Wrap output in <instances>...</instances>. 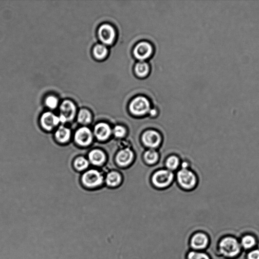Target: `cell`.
<instances>
[{
    "label": "cell",
    "instance_id": "cell-18",
    "mask_svg": "<svg viewBox=\"0 0 259 259\" xmlns=\"http://www.w3.org/2000/svg\"><path fill=\"white\" fill-rule=\"evenodd\" d=\"M135 72L139 77H144L147 76L149 72V65L145 61L138 62L135 66Z\"/></svg>",
    "mask_w": 259,
    "mask_h": 259
},
{
    "label": "cell",
    "instance_id": "cell-23",
    "mask_svg": "<svg viewBox=\"0 0 259 259\" xmlns=\"http://www.w3.org/2000/svg\"><path fill=\"white\" fill-rule=\"evenodd\" d=\"M89 162L84 157L76 158L74 162L75 169L78 171H83L87 169L89 166Z\"/></svg>",
    "mask_w": 259,
    "mask_h": 259
},
{
    "label": "cell",
    "instance_id": "cell-2",
    "mask_svg": "<svg viewBox=\"0 0 259 259\" xmlns=\"http://www.w3.org/2000/svg\"><path fill=\"white\" fill-rule=\"evenodd\" d=\"M210 243L208 235L204 232L198 231L191 236L189 240V245L193 251H201L205 250Z\"/></svg>",
    "mask_w": 259,
    "mask_h": 259
},
{
    "label": "cell",
    "instance_id": "cell-30",
    "mask_svg": "<svg viewBox=\"0 0 259 259\" xmlns=\"http://www.w3.org/2000/svg\"><path fill=\"white\" fill-rule=\"evenodd\" d=\"M183 166L184 167V169H186V167L187 166V164L186 163H184L183 165Z\"/></svg>",
    "mask_w": 259,
    "mask_h": 259
},
{
    "label": "cell",
    "instance_id": "cell-8",
    "mask_svg": "<svg viewBox=\"0 0 259 259\" xmlns=\"http://www.w3.org/2000/svg\"><path fill=\"white\" fill-rule=\"evenodd\" d=\"M74 140L77 145L82 147H87L92 143L93 134L88 128L81 127L76 131Z\"/></svg>",
    "mask_w": 259,
    "mask_h": 259
},
{
    "label": "cell",
    "instance_id": "cell-4",
    "mask_svg": "<svg viewBox=\"0 0 259 259\" xmlns=\"http://www.w3.org/2000/svg\"><path fill=\"white\" fill-rule=\"evenodd\" d=\"M60 123H65L73 120L76 113V107L72 101L65 100L60 106Z\"/></svg>",
    "mask_w": 259,
    "mask_h": 259
},
{
    "label": "cell",
    "instance_id": "cell-17",
    "mask_svg": "<svg viewBox=\"0 0 259 259\" xmlns=\"http://www.w3.org/2000/svg\"><path fill=\"white\" fill-rule=\"evenodd\" d=\"M240 245L245 250H250L255 247L256 244L255 238L250 235L244 236L241 240Z\"/></svg>",
    "mask_w": 259,
    "mask_h": 259
},
{
    "label": "cell",
    "instance_id": "cell-12",
    "mask_svg": "<svg viewBox=\"0 0 259 259\" xmlns=\"http://www.w3.org/2000/svg\"><path fill=\"white\" fill-rule=\"evenodd\" d=\"M144 144L149 148H154L158 147L161 143V138L160 134L154 131L149 130L146 132L142 136Z\"/></svg>",
    "mask_w": 259,
    "mask_h": 259
},
{
    "label": "cell",
    "instance_id": "cell-19",
    "mask_svg": "<svg viewBox=\"0 0 259 259\" xmlns=\"http://www.w3.org/2000/svg\"><path fill=\"white\" fill-rule=\"evenodd\" d=\"M93 54L97 59L101 60L105 58L108 55V49L105 45L99 44L94 47Z\"/></svg>",
    "mask_w": 259,
    "mask_h": 259
},
{
    "label": "cell",
    "instance_id": "cell-15",
    "mask_svg": "<svg viewBox=\"0 0 259 259\" xmlns=\"http://www.w3.org/2000/svg\"><path fill=\"white\" fill-rule=\"evenodd\" d=\"M89 159L93 165L100 166L105 162L106 155L102 151L94 149L89 153Z\"/></svg>",
    "mask_w": 259,
    "mask_h": 259
},
{
    "label": "cell",
    "instance_id": "cell-7",
    "mask_svg": "<svg viewBox=\"0 0 259 259\" xmlns=\"http://www.w3.org/2000/svg\"><path fill=\"white\" fill-rule=\"evenodd\" d=\"M173 179V173L168 170H160L155 173L152 177V182L158 187H165L169 185Z\"/></svg>",
    "mask_w": 259,
    "mask_h": 259
},
{
    "label": "cell",
    "instance_id": "cell-24",
    "mask_svg": "<svg viewBox=\"0 0 259 259\" xmlns=\"http://www.w3.org/2000/svg\"><path fill=\"white\" fill-rule=\"evenodd\" d=\"M145 159L147 163L152 164L157 161L158 154L156 151L153 150H149L145 153Z\"/></svg>",
    "mask_w": 259,
    "mask_h": 259
},
{
    "label": "cell",
    "instance_id": "cell-16",
    "mask_svg": "<svg viewBox=\"0 0 259 259\" xmlns=\"http://www.w3.org/2000/svg\"><path fill=\"white\" fill-rule=\"evenodd\" d=\"M71 132L70 129L63 126H60L56 133V137L58 141L61 143H66L71 137Z\"/></svg>",
    "mask_w": 259,
    "mask_h": 259
},
{
    "label": "cell",
    "instance_id": "cell-6",
    "mask_svg": "<svg viewBox=\"0 0 259 259\" xmlns=\"http://www.w3.org/2000/svg\"><path fill=\"white\" fill-rule=\"evenodd\" d=\"M98 35L100 40L105 45H111L115 40V30L112 26L109 24L101 26L99 29Z\"/></svg>",
    "mask_w": 259,
    "mask_h": 259
},
{
    "label": "cell",
    "instance_id": "cell-10",
    "mask_svg": "<svg viewBox=\"0 0 259 259\" xmlns=\"http://www.w3.org/2000/svg\"><path fill=\"white\" fill-rule=\"evenodd\" d=\"M153 53V48L150 44L142 42L135 47L134 55L136 58L143 61L149 58Z\"/></svg>",
    "mask_w": 259,
    "mask_h": 259
},
{
    "label": "cell",
    "instance_id": "cell-5",
    "mask_svg": "<svg viewBox=\"0 0 259 259\" xmlns=\"http://www.w3.org/2000/svg\"><path fill=\"white\" fill-rule=\"evenodd\" d=\"M103 180L101 174L96 170H90L83 175L82 181L83 185L88 187H95L100 185Z\"/></svg>",
    "mask_w": 259,
    "mask_h": 259
},
{
    "label": "cell",
    "instance_id": "cell-20",
    "mask_svg": "<svg viewBox=\"0 0 259 259\" xmlns=\"http://www.w3.org/2000/svg\"><path fill=\"white\" fill-rule=\"evenodd\" d=\"M92 120V113L86 109L81 110L77 116V121L82 125H87Z\"/></svg>",
    "mask_w": 259,
    "mask_h": 259
},
{
    "label": "cell",
    "instance_id": "cell-25",
    "mask_svg": "<svg viewBox=\"0 0 259 259\" xmlns=\"http://www.w3.org/2000/svg\"><path fill=\"white\" fill-rule=\"evenodd\" d=\"M179 164L178 159L176 157L173 156L167 160L166 165L168 169L173 170L176 169Z\"/></svg>",
    "mask_w": 259,
    "mask_h": 259
},
{
    "label": "cell",
    "instance_id": "cell-28",
    "mask_svg": "<svg viewBox=\"0 0 259 259\" xmlns=\"http://www.w3.org/2000/svg\"><path fill=\"white\" fill-rule=\"evenodd\" d=\"M247 259H259V250L255 249L250 251L247 255Z\"/></svg>",
    "mask_w": 259,
    "mask_h": 259
},
{
    "label": "cell",
    "instance_id": "cell-9",
    "mask_svg": "<svg viewBox=\"0 0 259 259\" xmlns=\"http://www.w3.org/2000/svg\"><path fill=\"white\" fill-rule=\"evenodd\" d=\"M177 177L180 185L186 189L193 188L197 184L195 175L186 169L180 171Z\"/></svg>",
    "mask_w": 259,
    "mask_h": 259
},
{
    "label": "cell",
    "instance_id": "cell-21",
    "mask_svg": "<svg viewBox=\"0 0 259 259\" xmlns=\"http://www.w3.org/2000/svg\"><path fill=\"white\" fill-rule=\"evenodd\" d=\"M121 178L118 173L112 172L109 173L106 179L107 185L110 186H116L119 185L121 182Z\"/></svg>",
    "mask_w": 259,
    "mask_h": 259
},
{
    "label": "cell",
    "instance_id": "cell-1",
    "mask_svg": "<svg viewBox=\"0 0 259 259\" xmlns=\"http://www.w3.org/2000/svg\"><path fill=\"white\" fill-rule=\"evenodd\" d=\"M220 253L226 258H232L241 252V245L238 240L232 237H226L220 240L219 244Z\"/></svg>",
    "mask_w": 259,
    "mask_h": 259
},
{
    "label": "cell",
    "instance_id": "cell-14",
    "mask_svg": "<svg viewBox=\"0 0 259 259\" xmlns=\"http://www.w3.org/2000/svg\"><path fill=\"white\" fill-rule=\"evenodd\" d=\"M133 158L132 151L128 148L120 151L116 155V161L121 166H126L131 162Z\"/></svg>",
    "mask_w": 259,
    "mask_h": 259
},
{
    "label": "cell",
    "instance_id": "cell-13",
    "mask_svg": "<svg viewBox=\"0 0 259 259\" xmlns=\"http://www.w3.org/2000/svg\"><path fill=\"white\" fill-rule=\"evenodd\" d=\"M111 133V130L110 126L105 123L98 124L94 128V134L96 138L100 141L108 139Z\"/></svg>",
    "mask_w": 259,
    "mask_h": 259
},
{
    "label": "cell",
    "instance_id": "cell-3",
    "mask_svg": "<svg viewBox=\"0 0 259 259\" xmlns=\"http://www.w3.org/2000/svg\"><path fill=\"white\" fill-rule=\"evenodd\" d=\"M150 105L149 100L143 96L134 98L130 105V110L136 115H142L149 112Z\"/></svg>",
    "mask_w": 259,
    "mask_h": 259
},
{
    "label": "cell",
    "instance_id": "cell-29",
    "mask_svg": "<svg viewBox=\"0 0 259 259\" xmlns=\"http://www.w3.org/2000/svg\"><path fill=\"white\" fill-rule=\"evenodd\" d=\"M149 113L150 114L152 115V116H153L155 114H157V111L156 110H155L154 109L153 110H150L149 111Z\"/></svg>",
    "mask_w": 259,
    "mask_h": 259
},
{
    "label": "cell",
    "instance_id": "cell-27",
    "mask_svg": "<svg viewBox=\"0 0 259 259\" xmlns=\"http://www.w3.org/2000/svg\"><path fill=\"white\" fill-rule=\"evenodd\" d=\"M114 136L118 138L123 137L125 133L126 130L124 127L121 126H117L114 127L113 130Z\"/></svg>",
    "mask_w": 259,
    "mask_h": 259
},
{
    "label": "cell",
    "instance_id": "cell-26",
    "mask_svg": "<svg viewBox=\"0 0 259 259\" xmlns=\"http://www.w3.org/2000/svg\"><path fill=\"white\" fill-rule=\"evenodd\" d=\"M46 106L51 109H55L58 104L57 98L54 96H50L46 99Z\"/></svg>",
    "mask_w": 259,
    "mask_h": 259
},
{
    "label": "cell",
    "instance_id": "cell-22",
    "mask_svg": "<svg viewBox=\"0 0 259 259\" xmlns=\"http://www.w3.org/2000/svg\"><path fill=\"white\" fill-rule=\"evenodd\" d=\"M186 259H211V258L204 252L192 250L188 252Z\"/></svg>",
    "mask_w": 259,
    "mask_h": 259
},
{
    "label": "cell",
    "instance_id": "cell-11",
    "mask_svg": "<svg viewBox=\"0 0 259 259\" xmlns=\"http://www.w3.org/2000/svg\"><path fill=\"white\" fill-rule=\"evenodd\" d=\"M60 123L59 116L51 112L44 113L41 118L42 127L47 131H51Z\"/></svg>",
    "mask_w": 259,
    "mask_h": 259
}]
</instances>
